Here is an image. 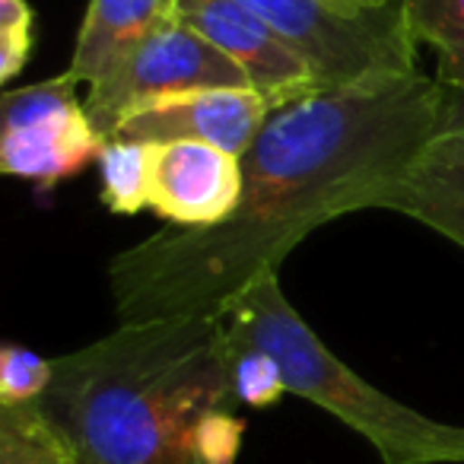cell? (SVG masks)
I'll return each mask as SVG.
<instances>
[{
	"label": "cell",
	"mask_w": 464,
	"mask_h": 464,
	"mask_svg": "<svg viewBox=\"0 0 464 464\" xmlns=\"http://www.w3.org/2000/svg\"><path fill=\"white\" fill-rule=\"evenodd\" d=\"M179 20L236 61L277 109L324 90L309 64L239 0H179Z\"/></svg>",
	"instance_id": "obj_8"
},
{
	"label": "cell",
	"mask_w": 464,
	"mask_h": 464,
	"mask_svg": "<svg viewBox=\"0 0 464 464\" xmlns=\"http://www.w3.org/2000/svg\"><path fill=\"white\" fill-rule=\"evenodd\" d=\"M309 64L318 86L362 83L417 71V45L401 0L382 10H356L334 0H239Z\"/></svg>",
	"instance_id": "obj_4"
},
{
	"label": "cell",
	"mask_w": 464,
	"mask_h": 464,
	"mask_svg": "<svg viewBox=\"0 0 464 464\" xmlns=\"http://www.w3.org/2000/svg\"><path fill=\"white\" fill-rule=\"evenodd\" d=\"M77 464H80V458H77Z\"/></svg>",
	"instance_id": "obj_20"
},
{
	"label": "cell",
	"mask_w": 464,
	"mask_h": 464,
	"mask_svg": "<svg viewBox=\"0 0 464 464\" xmlns=\"http://www.w3.org/2000/svg\"><path fill=\"white\" fill-rule=\"evenodd\" d=\"M52 379L54 360H45L35 350L16 347V343L0 350V407L42 401Z\"/></svg>",
	"instance_id": "obj_16"
},
{
	"label": "cell",
	"mask_w": 464,
	"mask_h": 464,
	"mask_svg": "<svg viewBox=\"0 0 464 464\" xmlns=\"http://www.w3.org/2000/svg\"><path fill=\"white\" fill-rule=\"evenodd\" d=\"M445 86L420 71L303 96L271 111L242 162V200L210 229L162 226L109 261L121 324L210 315L401 169L439 128Z\"/></svg>",
	"instance_id": "obj_1"
},
{
	"label": "cell",
	"mask_w": 464,
	"mask_h": 464,
	"mask_svg": "<svg viewBox=\"0 0 464 464\" xmlns=\"http://www.w3.org/2000/svg\"><path fill=\"white\" fill-rule=\"evenodd\" d=\"M229 347H258L280 366L286 392L360 432L385 464H464V426L439 423L369 385L303 322L267 271L217 309Z\"/></svg>",
	"instance_id": "obj_3"
},
{
	"label": "cell",
	"mask_w": 464,
	"mask_h": 464,
	"mask_svg": "<svg viewBox=\"0 0 464 464\" xmlns=\"http://www.w3.org/2000/svg\"><path fill=\"white\" fill-rule=\"evenodd\" d=\"M242 200V162L213 143H156L150 210L179 229H210Z\"/></svg>",
	"instance_id": "obj_10"
},
{
	"label": "cell",
	"mask_w": 464,
	"mask_h": 464,
	"mask_svg": "<svg viewBox=\"0 0 464 464\" xmlns=\"http://www.w3.org/2000/svg\"><path fill=\"white\" fill-rule=\"evenodd\" d=\"M39 404L80 464H200L204 423L239 404L219 315L118 324L54 360Z\"/></svg>",
	"instance_id": "obj_2"
},
{
	"label": "cell",
	"mask_w": 464,
	"mask_h": 464,
	"mask_svg": "<svg viewBox=\"0 0 464 464\" xmlns=\"http://www.w3.org/2000/svg\"><path fill=\"white\" fill-rule=\"evenodd\" d=\"M77 86L71 73H61L54 80L4 92V172L52 188L99 160L105 137L90 121L83 99H77Z\"/></svg>",
	"instance_id": "obj_6"
},
{
	"label": "cell",
	"mask_w": 464,
	"mask_h": 464,
	"mask_svg": "<svg viewBox=\"0 0 464 464\" xmlns=\"http://www.w3.org/2000/svg\"><path fill=\"white\" fill-rule=\"evenodd\" d=\"M153 160L156 143L105 137L96 166L99 181H102V204L111 213H140L143 207H150Z\"/></svg>",
	"instance_id": "obj_14"
},
{
	"label": "cell",
	"mask_w": 464,
	"mask_h": 464,
	"mask_svg": "<svg viewBox=\"0 0 464 464\" xmlns=\"http://www.w3.org/2000/svg\"><path fill=\"white\" fill-rule=\"evenodd\" d=\"M334 4L356 7V10H382V7H392V4H398V0H334Z\"/></svg>",
	"instance_id": "obj_19"
},
{
	"label": "cell",
	"mask_w": 464,
	"mask_h": 464,
	"mask_svg": "<svg viewBox=\"0 0 464 464\" xmlns=\"http://www.w3.org/2000/svg\"><path fill=\"white\" fill-rule=\"evenodd\" d=\"M33 7L29 0H0V80L26 67L33 52Z\"/></svg>",
	"instance_id": "obj_17"
},
{
	"label": "cell",
	"mask_w": 464,
	"mask_h": 464,
	"mask_svg": "<svg viewBox=\"0 0 464 464\" xmlns=\"http://www.w3.org/2000/svg\"><path fill=\"white\" fill-rule=\"evenodd\" d=\"M0 464H77L71 439L39 401L0 407Z\"/></svg>",
	"instance_id": "obj_13"
},
{
	"label": "cell",
	"mask_w": 464,
	"mask_h": 464,
	"mask_svg": "<svg viewBox=\"0 0 464 464\" xmlns=\"http://www.w3.org/2000/svg\"><path fill=\"white\" fill-rule=\"evenodd\" d=\"M246 436V423L236 417V411H219L204 423L198 439L200 464H236Z\"/></svg>",
	"instance_id": "obj_18"
},
{
	"label": "cell",
	"mask_w": 464,
	"mask_h": 464,
	"mask_svg": "<svg viewBox=\"0 0 464 464\" xmlns=\"http://www.w3.org/2000/svg\"><path fill=\"white\" fill-rule=\"evenodd\" d=\"M172 20H179V0H90L67 73L92 86L143 35Z\"/></svg>",
	"instance_id": "obj_11"
},
{
	"label": "cell",
	"mask_w": 464,
	"mask_h": 464,
	"mask_svg": "<svg viewBox=\"0 0 464 464\" xmlns=\"http://www.w3.org/2000/svg\"><path fill=\"white\" fill-rule=\"evenodd\" d=\"M413 45L436 52V80L464 92V0H401Z\"/></svg>",
	"instance_id": "obj_12"
},
{
	"label": "cell",
	"mask_w": 464,
	"mask_h": 464,
	"mask_svg": "<svg viewBox=\"0 0 464 464\" xmlns=\"http://www.w3.org/2000/svg\"><path fill=\"white\" fill-rule=\"evenodd\" d=\"M277 105L258 90H204L169 96L128 115L111 137L143 143L200 140L242 156Z\"/></svg>",
	"instance_id": "obj_9"
},
{
	"label": "cell",
	"mask_w": 464,
	"mask_h": 464,
	"mask_svg": "<svg viewBox=\"0 0 464 464\" xmlns=\"http://www.w3.org/2000/svg\"><path fill=\"white\" fill-rule=\"evenodd\" d=\"M229 382L236 401L248 407H271L290 394L274 356L258 347H229Z\"/></svg>",
	"instance_id": "obj_15"
},
{
	"label": "cell",
	"mask_w": 464,
	"mask_h": 464,
	"mask_svg": "<svg viewBox=\"0 0 464 464\" xmlns=\"http://www.w3.org/2000/svg\"><path fill=\"white\" fill-rule=\"evenodd\" d=\"M204 90H255L236 61L198 35L181 20L143 35L105 77L86 90V115L102 137L134 111L169 96Z\"/></svg>",
	"instance_id": "obj_5"
},
{
	"label": "cell",
	"mask_w": 464,
	"mask_h": 464,
	"mask_svg": "<svg viewBox=\"0 0 464 464\" xmlns=\"http://www.w3.org/2000/svg\"><path fill=\"white\" fill-rule=\"evenodd\" d=\"M356 210H394L464 248V92L445 90L439 128L420 150L353 198Z\"/></svg>",
	"instance_id": "obj_7"
}]
</instances>
